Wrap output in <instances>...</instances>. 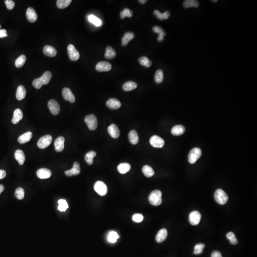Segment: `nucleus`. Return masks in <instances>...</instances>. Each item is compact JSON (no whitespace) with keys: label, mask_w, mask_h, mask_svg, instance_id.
I'll return each instance as SVG.
<instances>
[{"label":"nucleus","mask_w":257,"mask_h":257,"mask_svg":"<svg viewBox=\"0 0 257 257\" xmlns=\"http://www.w3.org/2000/svg\"><path fill=\"white\" fill-rule=\"evenodd\" d=\"M112 64L108 62H100L97 64L96 70L98 72H108L112 69Z\"/></svg>","instance_id":"obj_13"},{"label":"nucleus","mask_w":257,"mask_h":257,"mask_svg":"<svg viewBox=\"0 0 257 257\" xmlns=\"http://www.w3.org/2000/svg\"><path fill=\"white\" fill-rule=\"evenodd\" d=\"M89 21L96 26H99L102 24V21L93 15H90L88 17Z\"/></svg>","instance_id":"obj_46"},{"label":"nucleus","mask_w":257,"mask_h":257,"mask_svg":"<svg viewBox=\"0 0 257 257\" xmlns=\"http://www.w3.org/2000/svg\"><path fill=\"white\" fill-rule=\"evenodd\" d=\"M152 30H153V31L155 32V33L159 34V37L158 38V41H162L163 39H164V37L165 35H166L165 32L164 31L163 29L161 28V27H159V26H154L153 27Z\"/></svg>","instance_id":"obj_31"},{"label":"nucleus","mask_w":257,"mask_h":257,"mask_svg":"<svg viewBox=\"0 0 257 257\" xmlns=\"http://www.w3.org/2000/svg\"><path fill=\"white\" fill-rule=\"evenodd\" d=\"M96 153L94 151H89L85 155V161L89 165H92L93 162V159L96 156Z\"/></svg>","instance_id":"obj_33"},{"label":"nucleus","mask_w":257,"mask_h":257,"mask_svg":"<svg viewBox=\"0 0 257 257\" xmlns=\"http://www.w3.org/2000/svg\"><path fill=\"white\" fill-rule=\"evenodd\" d=\"M23 117V112L20 109H16L14 111V115L12 119V122L13 124H16L18 123L20 121Z\"/></svg>","instance_id":"obj_20"},{"label":"nucleus","mask_w":257,"mask_h":257,"mask_svg":"<svg viewBox=\"0 0 257 257\" xmlns=\"http://www.w3.org/2000/svg\"><path fill=\"white\" fill-rule=\"evenodd\" d=\"M153 13H154V15H155L156 16L157 18L160 19L161 20H163L164 19H168L170 15H171L170 11H166L163 14H161L159 11L156 10L154 11Z\"/></svg>","instance_id":"obj_35"},{"label":"nucleus","mask_w":257,"mask_h":257,"mask_svg":"<svg viewBox=\"0 0 257 257\" xmlns=\"http://www.w3.org/2000/svg\"><path fill=\"white\" fill-rule=\"evenodd\" d=\"M150 144L153 147L161 148L164 145V141L158 135H154L151 138Z\"/></svg>","instance_id":"obj_8"},{"label":"nucleus","mask_w":257,"mask_h":257,"mask_svg":"<svg viewBox=\"0 0 257 257\" xmlns=\"http://www.w3.org/2000/svg\"><path fill=\"white\" fill-rule=\"evenodd\" d=\"M48 106L50 112L54 115H58L60 112L59 104L54 99H50L49 101Z\"/></svg>","instance_id":"obj_9"},{"label":"nucleus","mask_w":257,"mask_h":257,"mask_svg":"<svg viewBox=\"0 0 257 257\" xmlns=\"http://www.w3.org/2000/svg\"><path fill=\"white\" fill-rule=\"evenodd\" d=\"M201 217V214L199 211H192L189 215V221L192 225H197L200 222Z\"/></svg>","instance_id":"obj_10"},{"label":"nucleus","mask_w":257,"mask_h":257,"mask_svg":"<svg viewBox=\"0 0 257 257\" xmlns=\"http://www.w3.org/2000/svg\"><path fill=\"white\" fill-rule=\"evenodd\" d=\"M53 141V138L50 135L41 137L37 142V146L40 149H44L48 147Z\"/></svg>","instance_id":"obj_5"},{"label":"nucleus","mask_w":257,"mask_h":257,"mask_svg":"<svg viewBox=\"0 0 257 257\" xmlns=\"http://www.w3.org/2000/svg\"><path fill=\"white\" fill-rule=\"evenodd\" d=\"M26 94V90L24 87L22 85H20L18 86L16 91V97L17 99L19 101L24 99L25 97Z\"/></svg>","instance_id":"obj_25"},{"label":"nucleus","mask_w":257,"mask_h":257,"mask_svg":"<svg viewBox=\"0 0 257 257\" xmlns=\"http://www.w3.org/2000/svg\"><path fill=\"white\" fill-rule=\"evenodd\" d=\"M137 87V84L135 82L132 81H128L126 82L122 86L123 90L126 92L132 91L133 89H135Z\"/></svg>","instance_id":"obj_29"},{"label":"nucleus","mask_w":257,"mask_h":257,"mask_svg":"<svg viewBox=\"0 0 257 257\" xmlns=\"http://www.w3.org/2000/svg\"><path fill=\"white\" fill-rule=\"evenodd\" d=\"M128 139L130 142L133 145H136L139 142V137L136 131L132 130L128 133Z\"/></svg>","instance_id":"obj_28"},{"label":"nucleus","mask_w":257,"mask_h":257,"mask_svg":"<svg viewBox=\"0 0 257 257\" xmlns=\"http://www.w3.org/2000/svg\"><path fill=\"white\" fill-rule=\"evenodd\" d=\"M33 137V134L31 132H27L18 138V142L21 144H24L29 142Z\"/></svg>","instance_id":"obj_24"},{"label":"nucleus","mask_w":257,"mask_h":257,"mask_svg":"<svg viewBox=\"0 0 257 257\" xmlns=\"http://www.w3.org/2000/svg\"><path fill=\"white\" fill-rule=\"evenodd\" d=\"M185 128L183 125H176L172 128L171 130V133L174 136L181 135L184 133Z\"/></svg>","instance_id":"obj_23"},{"label":"nucleus","mask_w":257,"mask_h":257,"mask_svg":"<svg viewBox=\"0 0 257 257\" xmlns=\"http://www.w3.org/2000/svg\"><path fill=\"white\" fill-rule=\"evenodd\" d=\"M15 196L16 198L19 200H21L24 197V190L22 188L19 187L17 188L15 191Z\"/></svg>","instance_id":"obj_47"},{"label":"nucleus","mask_w":257,"mask_h":257,"mask_svg":"<svg viewBox=\"0 0 257 257\" xmlns=\"http://www.w3.org/2000/svg\"><path fill=\"white\" fill-rule=\"evenodd\" d=\"M26 57L24 55H21L15 61V66L17 68H20L24 64Z\"/></svg>","instance_id":"obj_43"},{"label":"nucleus","mask_w":257,"mask_h":257,"mask_svg":"<svg viewBox=\"0 0 257 257\" xmlns=\"http://www.w3.org/2000/svg\"><path fill=\"white\" fill-rule=\"evenodd\" d=\"M168 231L166 229H162L158 232L156 237V240L158 243L164 242L167 237Z\"/></svg>","instance_id":"obj_19"},{"label":"nucleus","mask_w":257,"mask_h":257,"mask_svg":"<svg viewBox=\"0 0 257 257\" xmlns=\"http://www.w3.org/2000/svg\"><path fill=\"white\" fill-rule=\"evenodd\" d=\"M72 2L71 0H58L56 5L58 8L63 9L67 8Z\"/></svg>","instance_id":"obj_37"},{"label":"nucleus","mask_w":257,"mask_h":257,"mask_svg":"<svg viewBox=\"0 0 257 257\" xmlns=\"http://www.w3.org/2000/svg\"><path fill=\"white\" fill-rule=\"evenodd\" d=\"M4 190H5V187L2 184H0V194L3 192Z\"/></svg>","instance_id":"obj_54"},{"label":"nucleus","mask_w":257,"mask_h":257,"mask_svg":"<svg viewBox=\"0 0 257 257\" xmlns=\"http://www.w3.org/2000/svg\"><path fill=\"white\" fill-rule=\"evenodd\" d=\"M33 85L34 87L35 88L37 89H39L41 88V87L43 86V84L41 81L40 78L34 80L33 82Z\"/></svg>","instance_id":"obj_49"},{"label":"nucleus","mask_w":257,"mask_h":257,"mask_svg":"<svg viewBox=\"0 0 257 257\" xmlns=\"http://www.w3.org/2000/svg\"><path fill=\"white\" fill-rule=\"evenodd\" d=\"M132 219L133 221L135 223H141L143 220V216L141 214H135L132 216Z\"/></svg>","instance_id":"obj_48"},{"label":"nucleus","mask_w":257,"mask_h":257,"mask_svg":"<svg viewBox=\"0 0 257 257\" xmlns=\"http://www.w3.org/2000/svg\"><path fill=\"white\" fill-rule=\"evenodd\" d=\"M15 157L16 160L19 162L21 165L24 164L25 161V156L24 151L21 150H17L15 153Z\"/></svg>","instance_id":"obj_21"},{"label":"nucleus","mask_w":257,"mask_h":257,"mask_svg":"<svg viewBox=\"0 0 257 257\" xmlns=\"http://www.w3.org/2000/svg\"><path fill=\"white\" fill-rule=\"evenodd\" d=\"M120 236H119L117 233L115 231H111L109 234L108 237V240L110 242L114 243L117 242V239L119 238Z\"/></svg>","instance_id":"obj_40"},{"label":"nucleus","mask_w":257,"mask_h":257,"mask_svg":"<svg viewBox=\"0 0 257 257\" xmlns=\"http://www.w3.org/2000/svg\"><path fill=\"white\" fill-rule=\"evenodd\" d=\"M85 122L91 131H94L97 128V119L93 114H90L85 117Z\"/></svg>","instance_id":"obj_4"},{"label":"nucleus","mask_w":257,"mask_h":257,"mask_svg":"<svg viewBox=\"0 0 257 257\" xmlns=\"http://www.w3.org/2000/svg\"><path fill=\"white\" fill-rule=\"evenodd\" d=\"M133 15V12L128 8H125L120 13V17L122 19H123L125 17H131Z\"/></svg>","instance_id":"obj_42"},{"label":"nucleus","mask_w":257,"mask_h":257,"mask_svg":"<svg viewBox=\"0 0 257 257\" xmlns=\"http://www.w3.org/2000/svg\"><path fill=\"white\" fill-rule=\"evenodd\" d=\"M94 190L99 195L105 196L107 193V187L104 182L98 181L95 182L94 186Z\"/></svg>","instance_id":"obj_6"},{"label":"nucleus","mask_w":257,"mask_h":257,"mask_svg":"<svg viewBox=\"0 0 257 257\" xmlns=\"http://www.w3.org/2000/svg\"><path fill=\"white\" fill-rule=\"evenodd\" d=\"M64 142L65 139L63 136H60L57 138L54 142L55 149L57 152H61L63 150L64 148Z\"/></svg>","instance_id":"obj_16"},{"label":"nucleus","mask_w":257,"mask_h":257,"mask_svg":"<svg viewBox=\"0 0 257 257\" xmlns=\"http://www.w3.org/2000/svg\"><path fill=\"white\" fill-rule=\"evenodd\" d=\"M205 245L203 243L197 244L194 247V254L195 255H200L203 253V249L205 248Z\"/></svg>","instance_id":"obj_44"},{"label":"nucleus","mask_w":257,"mask_h":257,"mask_svg":"<svg viewBox=\"0 0 257 257\" xmlns=\"http://www.w3.org/2000/svg\"><path fill=\"white\" fill-rule=\"evenodd\" d=\"M80 172H81L80 165L78 162H74L72 169L65 171V174L67 176L71 177L79 174Z\"/></svg>","instance_id":"obj_12"},{"label":"nucleus","mask_w":257,"mask_h":257,"mask_svg":"<svg viewBox=\"0 0 257 257\" xmlns=\"http://www.w3.org/2000/svg\"><path fill=\"white\" fill-rule=\"evenodd\" d=\"M62 95L64 99L66 101H69L71 103L75 102V96L68 88L65 87L62 90Z\"/></svg>","instance_id":"obj_11"},{"label":"nucleus","mask_w":257,"mask_h":257,"mask_svg":"<svg viewBox=\"0 0 257 257\" xmlns=\"http://www.w3.org/2000/svg\"><path fill=\"white\" fill-rule=\"evenodd\" d=\"M202 154V151L199 148H194L192 149L189 153L188 160L190 164H194L200 158Z\"/></svg>","instance_id":"obj_3"},{"label":"nucleus","mask_w":257,"mask_h":257,"mask_svg":"<svg viewBox=\"0 0 257 257\" xmlns=\"http://www.w3.org/2000/svg\"><path fill=\"white\" fill-rule=\"evenodd\" d=\"M213 2H218V1H217V0H216V1H213Z\"/></svg>","instance_id":"obj_56"},{"label":"nucleus","mask_w":257,"mask_h":257,"mask_svg":"<svg viewBox=\"0 0 257 257\" xmlns=\"http://www.w3.org/2000/svg\"><path fill=\"white\" fill-rule=\"evenodd\" d=\"M142 171L144 175L148 178L153 176L154 174V171L152 168L149 165L144 166L142 168Z\"/></svg>","instance_id":"obj_34"},{"label":"nucleus","mask_w":257,"mask_h":257,"mask_svg":"<svg viewBox=\"0 0 257 257\" xmlns=\"http://www.w3.org/2000/svg\"><path fill=\"white\" fill-rule=\"evenodd\" d=\"M58 203L59 205L58 209L60 211H65L69 208L68 205L65 200L60 199L58 201Z\"/></svg>","instance_id":"obj_41"},{"label":"nucleus","mask_w":257,"mask_h":257,"mask_svg":"<svg viewBox=\"0 0 257 257\" xmlns=\"http://www.w3.org/2000/svg\"><path fill=\"white\" fill-rule=\"evenodd\" d=\"M118 171L121 174H125L130 171L131 165L128 163H122L118 166Z\"/></svg>","instance_id":"obj_32"},{"label":"nucleus","mask_w":257,"mask_h":257,"mask_svg":"<svg viewBox=\"0 0 257 257\" xmlns=\"http://www.w3.org/2000/svg\"><path fill=\"white\" fill-rule=\"evenodd\" d=\"M139 2L141 4H145L146 2H147V0H140V1H139Z\"/></svg>","instance_id":"obj_55"},{"label":"nucleus","mask_w":257,"mask_h":257,"mask_svg":"<svg viewBox=\"0 0 257 257\" xmlns=\"http://www.w3.org/2000/svg\"><path fill=\"white\" fill-rule=\"evenodd\" d=\"M51 77H52V74L50 72L46 71L45 72L43 75L40 78L43 85H46L48 84L51 79Z\"/></svg>","instance_id":"obj_30"},{"label":"nucleus","mask_w":257,"mask_h":257,"mask_svg":"<svg viewBox=\"0 0 257 257\" xmlns=\"http://www.w3.org/2000/svg\"><path fill=\"white\" fill-rule=\"evenodd\" d=\"M67 51H68L69 57L71 60L76 61L79 59V53L76 49V48L73 45H69L67 48Z\"/></svg>","instance_id":"obj_7"},{"label":"nucleus","mask_w":257,"mask_h":257,"mask_svg":"<svg viewBox=\"0 0 257 257\" xmlns=\"http://www.w3.org/2000/svg\"><path fill=\"white\" fill-rule=\"evenodd\" d=\"M26 17L29 21L34 22L36 21L38 18L37 13L34 9L32 7H29L26 11Z\"/></svg>","instance_id":"obj_17"},{"label":"nucleus","mask_w":257,"mask_h":257,"mask_svg":"<svg viewBox=\"0 0 257 257\" xmlns=\"http://www.w3.org/2000/svg\"><path fill=\"white\" fill-rule=\"evenodd\" d=\"M226 237H227V239L229 240L230 243L233 245H236L238 242V241L235 237V234L233 232L228 233L226 235Z\"/></svg>","instance_id":"obj_45"},{"label":"nucleus","mask_w":257,"mask_h":257,"mask_svg":"<svg viewBox=\"0 0 257 257\" xmlns=\"http://www.w3.org/2000/svg\"><path fill=\"white\" fill-rule=\"evenodd\" d=\"M106 105L112 110H117L121 107V103L117 99L111 98L107 102Z\"/></svg>","instance_id":"obj_18"},{"label":"nucleus","mask_w":257,"mask_h":257,"mask_svg":"<svg viewBox=\"0 0 257 257\" xmlns=\"http://www.w3.org/2000/svg\"><path fill=\"white\" fill-rule=\"evenodd\" d=\"M155 81L157 83H161L163 82L164 79V75L163 72L161 70H158L156 72L154 77Z\"/></svg>","instance_id":"obj_39"},{"label":"nucleus","mask_w":257,"mask_h":257,"mask_svg":"<svg viewBox=\"0 0 257 257\" xmlns=\"http://www.w3.org/2000/svg\"><path fill=\"white\" fill-rule=\"evenodd\" d=\"M184 6L185 8L190 7H194L197 8L199 6V3L196 0H186L184 2Z\"/></svg>","instance_id":"obj_36"},{"label":"nucleus","mask_w":257,"mask_h":257,"mask_svg":"<svg viewBox=\"0 0 257 257\" xmlns=\"http://www.w3.org/2000/svg\"><path fill=\"white\" fill-rule=\"evenodd\" d=\"M134 38V34L132 32H127L124 34L122 38V46H126L128 42Z\"/></svg>","instance_id":"obj_26"},{"label":"nucleus","mask_w":257,"mask_h":257,"mask_svg":"<svg viewBox=\"0 0 257 257\" xmlns=\"http://www.w3.org/2000/svg\"><path fill=\"white\" fill-rule=\"evenodd\" d=\"M44 54L46 56L53 57L56 56L57 54V50L53 46L50 45H46L44 47L43 49Z\"/></svg>","instance_id":"obj_22"},{"label":"nucleus","mask_w":257,"mask_h":257,"mask_svg":"<svg viewBox=\"0 0 257 257\" xmlns=\"http://www.w3.org/2000/svg\"><path fill=\"white\" fill-rule=\"evenodd\" d=\"M6 176V172L5 170H0V180L4 179Z\"/></svg>","instance_id":"obj_53"},{"label":"nucleus","mask_w":257,"mask_h":257,"mask_svg":"<svg viewBox=\"0 0 257 257\" xmlns=\"http://www.w3.org/2000/svg\"><path fill=\"white\" fill-rule=\"evenodd\" d=\"M139 63L142 66H145L147 68L151 67L152 65V62L146 56H142L139 59Z\"/></svg>","instance_id":"obj_38"},{"label":"nucleus","mask_w":257,"mask_h":257,"mask_svg":"<svg viewBox=\"0 0 257 257\" xmlns=\"http://www.w3.org/2000/svg\"><path fill=\"white\" fill-rule=\"evenodd\" d=\"M37 176L41 179H46L49 178L51 175V172L50 170L46 168H41L39 169L37 171Z\"/></svg>","instance_id":"obj_14"},{"label":"nucleus","mask_w":257,"mask_h":257,"mask_svg":"<svg viewBox=\"0 0 257 257\" xmlns=\"http://www.w3.org/2000/svg\"><path fill=\"white\" fill-rule=\"evenodd\" d=\"M5 4L7 9L9 10L14 9L15 6V2L11 0H6L5 1Z\"/></svg>","instance_id":"obj_50"},{"label":"nucleus","mask_w":257,"mask_h":257,"mask_svg":"<svg viewBox=\"0 0 257 257\" xmlns=\"http://www.w3.org/2000/svg\"><path fill=\"white\" fill-rule=\"evenodd\" d=\"M116 56V51L111 46H108L106 48L105 55H104L106 58L107 59H114Z\"/></svg>","instance_id":"obj_27"},{"label":"nucleus","mask_w":257,"mask_h":257,"mask_svg":"<svg viewBox=\"0 0 257 257\" xmlns=\"http://www.w3.org/2000/svg\"><path fill=\"white\" fill-rule=\"evenodd\" d=\"M0 29H1V25H0ZM1 30V29H0Z\"/></svg>","instance_id":"obj_57"},{"label":"nucleus","mask_w":257,"mask_h":257,"mask_svg":"<svg viewBox=\"0 0 257 257\" xmlns=\"http://www.w3.org/2000/svg\"><path fill=\"white\" fill-rule=\"evenodd\" d=\"M162 193L159 190H154L151 192L149 197V202L153 206L160 205L162 203Z\"/></svg>","instance_id":"obj_1"},{"label":"nucleus","mask_w":257,"mask_h":257,"mask_svg":"<svg viewBox=\"0 0 257 257\" xmlns=\"http://www.w3.org/2000/svg\"><path fill=\"white\" fill-rule=\"evenodd\" d=\"M211 257H223V256L219 251L215 250L211 254Z\"/></svg>","instance_id":"obj_51"},{"label":"nucleus","mask_w":257,"mask_h":257,"mask_svg":"<svg viewBox=\"0 0 257 257\" xmlns=\"http://www.w3.org/2000/svg\"><path fill=\"white\" fill-rule=\"evenodd\" d=\"M108 131L110 136L114 139H117L120 136V130L115 124H112L109 126L108 128Z\"/></svg>","instance_id":"obj_15"},{"label":"nucleus","mask_w":257,"mask_h":257,"mask_svg":"<svg viewBox=\"0 0 257 257\" xmlns=\"http://www.w3.org/2000/svg\"><path fill=\"white\" fill-rule=\"evenodd\" d=\"M8 34H7V31L5 29L0 30V38H4L7 37Z\"/></svg>","instance_id":"obj_52"},{"label":"nucleus","mask_w":257,"mask_h":257,"mask_svg":"<svg viewBox=\"0 0 257 257\" xmlns=\"http://www.w3.org/2000/svg\"><path fill=\"white\" fill-rule=\"evenodd\" d=\"M214 198L218 203L220 205H224L228 201L229 196L224 190L219 189L215 192Z\"/></svg>","instance_id":"obj_2"}]
</instances>
